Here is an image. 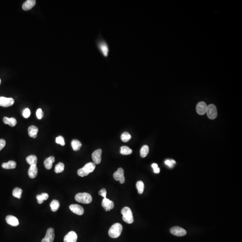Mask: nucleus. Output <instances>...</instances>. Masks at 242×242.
I'll use <instances>...</instances> for the list:
<instances>
[{
    "mask_svg": "<svg viewBox=\"0 0 242 242\" xmlns=\"http://www.w3.org/2000/svg\"><path fill=\"white\" fill-rule=\"evenodd\" d=\"M97 50L107 61L110 51L109 44L102 36L101 32H99L97 37L95 41Z\"/></svg>",
    "mask_w": 242,
    "mask_h": 242,
    "instance_id": "obj_1",
    "label": "nucleus"
},
{
    "mask_svg": "<svg viewBox=\"0 0 242 242\" xmlns=\"http://www.w3.org/2000/svg\"><path fill=\"white\" fill-rule=\"evenodd\" d=\"M96 165L93 162H89L86 164L83 168L78 170V175L80 177H84L87 176L89 173L93 172L95 169Z\"/></svg>",
    "mask_w": 242,
    "mask_h": 242,
    "instance_id": "obj_2",
    "label": "nucleus"
},
{
    "mask_svg": "<svg viewBox=\"0 0 242 242\" xmlns=\"http://www.w3.org/2000/svg\"><path fill=\"white\" fill-rule=\"evenodd\" d=\"M122 231V225L119 223H116L110 227L109 231V235L111 238L115 239L120 236Z\"/></svg>",
    "mask_w": 242,
    "mask_h": 242,
    "instance_id": "obj_3",
    "label": "nucleus"
},
{
    "mask_svg": "<svg viewBox=\"0 0 242 242\" xmlns=\"http://www.w3.org/2000/svg\"><path fill=\"white\" fill-rule=\"evenodd\" d=\"M121 214L123 215L122 219L127 223L131 224L134 222L133 214L130 208L125 207L122 209Z\"/></svg>",
    "mask_w": 242,
    "mask_h": 242,
    "instance_id": "obj_4",
    "label": "nucleus"
},
{
    "mask_svg": "<svg viewBox=\"0 0 242 242\" xmlns=\"http://www.w3.org/2000/svg\"><path fill=\"white\" fill-rule=\"evenodd\" d=\"M75 199L78 202L85 204H88L92 201L91 195L86 192L78 193L75 196Z\"/></svg>",
    "mask_w": 242,
    "mask_h": 242,
    "instance_id": "obj_5",
    "label": "nucleus"
},
{
    "mask_svg": "<svg viewBox=\"0 0 242 242\" xmlns=\"http://www.w3.org/2000/svg\"><path fill=\"white\" fill-rule=\"evenodd\" d=\"M206 113H207V116L210 119L212 120L215 119L218 116V112L216 106L213 104H210L208 106Z\"/></svg>",
    "mask_w": 242,
    "mask_h": 242,
    "instance_id": "obj_6",
    "label": "nucleus"
},
{
    "mask_svg": "<svg viewBox=\"0 0 242 242\" xmlns=\"http://www.w3.org/2000/svg\"><path fill=\"white\" fill-rule=\"evenodd\" d=\"M170 232L172 234L178 237L185 236L187 234L186 230L179 226H174L172 227L170 230Z\"/></svg>",
    "mask_w": 242,
    "mask_h": 242,
    "instance_id": "obj_7",
    "label": "nucleus"
},
{
    "mask_svg": "<svg viewBox=\"0 0 242 242\" xmlns=\"http://www.w3.org/2000/svg\"><path fill=\"white\" fill-rule=\"evenodd\" d=\"M14 102V100L12 98L0 97V106L8 107L13 105Z\"/></svg>",
    "mask_w": 242,
    "mask_h": 242,
    "instance_id": "obj_8",
    "label": "nucleus"
},
{
    "mask_svg": "<svg viewBox=\"0 0 242 242\" xmlns=\"http://www.w3.org/2000/svg\"><path fill=\"white\" fill-rule=\"evenodd\" d=\"M114 178L116 181H119L121 184L125 182V179L124 177V170L121 168H119L115 173H114Z\"/></svg>",
    "mask_w": 242,
    "mask_h": 242,
    "instance_id": "obj_9",
    "label": "nucleus"
},
{
    "mask_svg": "<svg viewBox=\"0 0 242 242\" xmlns=\"http://www.w3.org/2000/svg\"><path fill=\"white\" fill-rule=\"evenodd\" d=\"M54 229L52 228H49L47 230L45 237L42 239L41 242H53L54 239Z\"/></svg>",
    "mask_w": 242,
    "mask_h": 242,
    "instance_id": "obj_10",
    "label": "nucleus"
},
{
    "mask_svg": "<svg viewBox=\"0 0 242 242\" xmlns=\"http://www.w3.org/2000/svg\"><path fill=\"white\" fill-rule=\"evenodd\" d=\"M101 205L106 211H109L112 210L115 206L114 202L107 199L106 197L104 198L102 200Z\"/></svg>",
    "mask_w": 242,
    "mask_h": 242,
    "instance_id": "obj_11",
    "label": "nucleus"
},
{
    "mask_svg": "<svg viewBox=\"0 0 242 242\" xmlns=\"http://www.w3.org/2000/svg\"><path fill=\"white\" fill-rule=\"evenodd\" d=\"M207 104L204 102H200L196 106V111L199 115H202L206 114L207 109Z\"/></svg>",
    "mask_w": 242,
    "mask_h": 242,
    "instance_id": "obj_12",
    "label": "nucleus"
},
{
    "mask_svg": "<svg viewBox=\"0 0 242 242\" xmlns=\"http://www.w3.org/2000/svg\"><path fill=\"white\" fill-rule=\"evenodd\" d=\"M78 236L75 231H72L69 232L65 236L64 239V242H76L77 241Z\"/></svg>",
    "mask_w": 242,
    "mask_h": 242,
    "instance_id": "obj_13",
    "label": "nucleus"
},
{
    "mask_svg": "<svg viewBox=\"0 0 242 242\" xmlns=\"http://www.w3.org/2000/svg\"><path fill=\"white\" fill-rule=\"evenodd\" d=\"M70 209L73 213L78 215H82L84 212L83 207L78 204H72L70 206Z\"/></svg>",
    "mask_w": 242,
    "mask_h": 242,
    "instance_id": "obj_14",
    "label": "nucleus"
},
{
    "mask_svg": "<svg viewBox=\"0 0 242 242\" xmlns=\"http://www.w3.org/2000/svg\"><path fill=\"white\" fill-rule=\"evenodd\" d=\"M101 154L102 150L100 149H98L93 152L92 154V158L95 164H99L101 162Z\"/></svg>",
    "mask_w": 242,
    "mask_h": 242,
    "instance_id": "obj_15",
    "label": "nucleus"
},
{
    "mask_svg": "<svg viewBox=\"0 0 242 242\" xmlns=\"http://www.w3.org/2000/svg\"><path fill=\"white\" fill-rule=\"evenodd\" d=\"M6 222L8 224L13 226H17L19 225V221L18 218L12 215H8L5 218Z\"/></svg>",
    "mask_w": 242,
    "mask_h": 242,
    "instance_id": "obj_16",
    "label": "nucleus"
},
{
    "mask_svg": "<svg viewBox=\"0 0 242 242\" xmlns=\"http://www.w3.org/2000/svg\"><path fill=\"white\" fill-rule=\"evenodd\" d=\"M28 175L31 179H34L37 176L38 173V168L36 165L30 166L29 170H28Z\"/></svg>",
    "mask_w": 242,
    "mask_h": 242,
    "instance_id": "obj_17",
    "label": "nucleus"
},
{
    "mask_svg": "<svg viewBox=\"0 0 242 242\" xmlns=\"http://www.w3.org/2000/svg\"><path fill=\"white\" fill-rule=\"evenodd\" d=\"M36 4L35 0H27L23 5V9L24 11H28L32 9Z\"/></svg>",
    "mask_w": 242,
    "mask_h": 242,
    "instance_id": "obj_18",
    "label": "nucleus"
},
{
    "mask_svg": "<svg viewBox=\"0 0 242 242\" xmlns=\"http://www.w3.org/2000/svg\"><path fill=\"white\" fill-rule=\"evenodd\" d=\"M28 134L31 137L35 138L37 136L38 129L35 126H31L28 129Z\"/></svg>",
    "mask_w": 242,
    "mask_h": 242,
    "instance_id": "obj_19",
    "label": "nucleus"
},
{
    "mask_svg": "<svg viewBox=\"0 0 242 242\" xmlns=\"http://www.w3.org/2000/svg\"><path fill=\"white\" fill-rule=\"evenodd\" d=\"M55 161L54 157L51 156L47 158L44 161V166L47 170H50L53 167V164Z\"/></svg>",
    "mask_w": 242,
    "mask_h": 242,
    "instance_id": "obj_20",
    "label": "nucleus"
},
{
    "mask_svg": "<svg viewBox=\"0 0 242 242\" xmlns=\"http://www.w3.org/2000/svg\"><path fill=\"white\" fill-rule=\"evenodd\" d=\"M17 164L13 161H10L7 163H3L2 167L5 169H14L16 168Z\"/></svg>",
    "mask_w": 242,
    "mask_h": 242,
    "instance_id": "obj_21",
    "label": "nucleus"
},
{
    "mask_svg": "<svg viewBox=\"0 0 242 242\" xmlns=\"http://www.w3.org/2000/svg\"><path fill=\"white\" fill-rule=\"evenodd\" d=\"M3 122L5 124H8L9 126L12 127H14L17 123V120L14 118H9L6 117L4 118Z\"/></svg>",
    "mask_w": 242,
    "mask_h": 242,
    "instance_id": "obj_22",
    "label": "nucleus"
},
{
    "mask_svg": "<svg viewBox=\"0 0 242 242\" xmlns=\"http://www.w3.org/2000/svg\"><path fill=\"white\" fill-rule=\"evenodd\" d=\"M26 161L30 166L36 165L37 162V157L35 155H30L26 158Z\"/></svg>",
    "mask_w": 242,
    "mask_h": 242,
    "instance_id": "obj_23",
    "label": "nucleus"
},
{
    "mask_svg": "<svg viewBox=\"0 0 242 242\" xmlns=\"http://www.w3.org/2000/svg\"><path fill=\"white\" fill-rule=\"evenodd\" d=\"M71 145H72L73 149L75 151L79 150L82 146V144L81 142L77 139H73L71 143Z\"/></svg>",
    "mask_w": 242,
    "mask_h": 242,
    "instance_id": "obj_24",
    "label": "nucleus"
},
{
    "mask_svg": "<svg viewBox=\"0 0 242 242\" xmlns=\"http://www.w3.org/2000/svg\"><path fill=\"white\" fill-rule=\"evenodd\" d=\"M48 195L46 193H43L41 195H37L36 196V199L37 200V202L39 204H41L43 203L44 201H46L48 199Z\"/></svg>",
    "mask_w": 242,
    "mask_h": 242,
    "instance_id": "obj_25",
    "label": "nucleus"
},
{
    "mask_svg": "<svg viewBox=\"0 0 242 242\" xmlns=\"http://www.w3.org/2000/svg\"><path fill=\"white\" fill-rule=\"evenodd\" d=\"M50 206L52 211L56 212L60 207V203L57 200H54L50 203Z\"/></svg>",
    "mask_w": 242,
    "mask_h": 242,
    "instance_id": "obj_26",
    "label": "nucleus"
},
{
    "mask_svg": "<svg viewBox=\"0 0 242 242\" xmlns=\"http://www.w3.org/2000/svg\"><path fill=\"white\" fill-rule=\"evenodd\" d=\"M132 152V149L127 146H122L121 148L120 153L122 155H130V154H131Z\"/></svg>",
    "mask_w": 242,
    "mask_h": 242,
    "instance_id": "obj_27",
    "label": "nucleus"
},
{
    "mask_svg": "<svg viewBox=\"0 0 242 242\" xmlns=\"http://www.w3.org/2000/svg\"><path fill=\"white\" fill-rule=\"evenodd\" d=\"M136 187L138 193L139 194H142L144 192V188H145V185H144V182L141 181H139L137 182Z\"/></svg>",
    "mask_w": 242,
    "mask_h": 242,
    "instance_id": "obj_28",
    "label": "nucleus"
},
{
    "mask_svg": "<svg viewBox=\"0 0 242 242\" xmlns=\"http://www.w3.org/2000/svg\"><path fill=\"white\" fill-rule=\"evenodd\" d=\"M149 152V147L148 145H144L140 150V156L142 158H145Z\"/></svg>",
    "mask_w": 242,
    "mask_h": 242,
    "instance_id": "obj_29",
    "label": "nucleus"
},
{
    "mask_svg": "<svg viewBox=\"0 0 242 242\" xmlns=\"http://www.w3.org/2000/svg\"><path fill=\"white\" fill-rule=\"evenodd\" d=\"M64 164L62 162H59L55 166L54 170L55 172L57 173L63 172L64 170Z\"/></svg>",
    "mask_w": 242,
    "mask_h": 242,
    "instance_id": "obj_30",
    "label": "nucleus"
},
{
    "mask_svg": "<svg viewBox=\"0 0 242 242\" xmlns=\"http://www.w3.org/2000/svg\"><path fill=\"white\" fill-rule=\"evenodd\" d=\"M22 192L23 190L22 189L19 188H14L13 191V195L14 197L18 198V199H20L21 198Z\"/></svg>",
    "mask_w": 242,
    "mask_h": 242,
    "instance_id": "obj_31",
    "label": "nucleus"
},
{
    "mask_svg": "<svg viewBox=\"0 0 242 242\" xmlns=\"http://www.w3.org/2000/svg\"><path fill=\"white\" fill-rule=\"evenodd\" d=\"M131 135L127 132H124L121 135V140L123 142H127L131 139Z\"/></svg>",
    "mask_w": 242,
    "mask_h": 242,
    "instance_id": "obj_32",
    "label": "nucleus"
},
{
    "mask_svg": "<svg viewBox=\"0 0 242 242\" xmlns=\"http://www.w3.org/2000/svg\"><path fill=\"white\" fill-rule=\"evenodd\" d=\"M56 143L59 144L62 146H64L65 145L64 139L62 136H59L56 138Z\"/></svg>",
    "mask_w": 242,
    "mask_h": 242,
    "instance_id": "obj_33",
    "label": "nucleus"
},
{
    "mask_svg": "<svg viewBox=\"0 0 242 242\" xmlns=\"http://www.w3.org/2000/svg\"><path fill=\"white\" fill-rule=\"evenodd\" d=\"M31 115V111L28 108H26L23 110V115L25 118H27L30 117Z\"/></svg>",
    "mask_w": 242,
    "mask_h": 242,
    "instance_id": "obj_34",
    "label": "nucleus"
},
{
    "mask_svg": "<svg viewBox=\"0 0 242 242\" xmlns=\"http://www.w3.org/2000/svg\"><path fill=\"white\" fill-rule=\"evenodd\" d=\"M36 116L39 119H41L42 118L44 115V113L41 109H37L36 113Z\"/></svg>",
    "mask_w": 242,
    "mask_h": 242,
    "instance_id": "obj_35",
    "label": "nucleus"
},
{
    "mask_svg": "<svg viewBox=\"0 0 242 242\" xmlns=\"http://www.w3.org/2000/svg\"><path fill=\"white\" fill-rule=\"evenodd\" d=\"M107 191L105 188H102L100 190V191H99V195H100V196L104 198H106V197Z\"/></svg>",
    "mask_w": 242,
    "mask_h": 242,
    "instance_id": "obj_36",
    "label": "nucleus"
},
{
    "mask_svg": "<svg viewBox=\"0 0 242 242\" xmlns=\"http://www.w3.org/2000/svg\"><path fill=\"white\" fill-rule=\"evenodd\" d=\"M6 145L5 140L3 139H0V151L2 150Z\"/></svg>",
    "mask_w": 242,
    "mask_h": 242,
    "instance_id": "obj_37",
    "label": "nucleus"
},
{
    "mask_svg": "<svg viewBox=\"0 0 242 242\" xmlns=\"http://www.w3.org/2000/svg\"><path fill=\"white\" fill-rule=\"evenodd\" d=\"M166 165L169 167H173V165L171 161L170 160H167L165 162Z\"/></svg>",
    "mask_w": 242,
    "mask_h": 242,
    "instance_id": "obj_38",
    "label": "nucleus"
},
{
    "mask_svg": "<svg viewBox=\"0 0 242 242\" xmlns=\"http://www.w3.org/2000/svg\"><path fill=\"white\" fill-rule=\"evenodd\" d=\"M153 171H154V172L155 173H160V170L159 168L158 167L156 168L153 169Z\"/></svg>",
    "mask_w": 242,
    "mask_h": 242,
    "instance_id": "obj_39",
    "label": "nucleus"
},
{
    "mask_svg": "<svg viewBox=\"0 0 242 242\" xmlns=\"http://www.w3.org/2000/svg\"><path fill=\"white\" fill-rule=\"evenodd\" d=\"M152 167L153 168V169L156 168L158 167V165L156 163H153L152 165Z\"/></svg>",
    "mask_w": 242,
    "mask_h": 242,
    "instance_id": "obj_40",
    "label": "nucleus"
},
{
    "mask_svg": "<svg viewBox=\"0 0 242 242\" xmlns=\"http://www.w3.org/2000/svg\"><path fill=\"white\" fill-rule=\"evenodd\" d=\"M171 161L173 165H174V164L176 163V162H175V161L173 160H171Z\"/></svg>",
    "mask_w": 242,
    "mask_h": 242,
    "instance_id": "obj_41",
    "label": "nucleus"
},
{
    "mask_svg": "<svg viewBox=\"0 0 242 242\" xmlns=\"http://www.w3.org/2000/svg\"><path fill=\"white\" fill-rule=\"evenodd\" d=\"M1 79H0V84H1Z\"/></svg>",
    "mask_w": 242,
    "mask_h": 242,
    "instance_id": "obj_42",
    "label": "nucleus"
}]
</instances>
